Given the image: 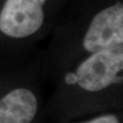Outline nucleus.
<instances>
[{"label": "nucleus", "instance_id": "423d86ee", "mask_svg": "<svg viewBox=\"0 0 123 123\" xmlns=\"http://www.w3.org/2000/svg\"><path fill=\"white\" fill-rule=\"evenodd\" d=\"M66 81H67V83H68V84H75L76 83V76H75V74L70 73V74L67 75Z\"/></svg>", "mask_w": 123, "mask_h": 123}, {"label": "nucleus", "instance_id": "f257e3e1", "mask_svg": "<svg viewBox=\"0 0 123 123\" xmlns=\"http://www.w3.org/2000/svg\"><path fill=\"white\" fill-rule=\"evenodd\" d=\"M122 45L94 52L78 68L76 83L88 91H99L122 80Z\"/></svg>", "mask_w": 123, "mask_h": 123}, {"label": "nucleus", "instance_id": "f03ea898", "mask_svg": "<svg viewBox=\"0 0 123 123\" xmlns=\"http://www.w3.org/2000/svg\"><path fill=\"white\" fill-rule=\"evenodd\" d=\"M47 0H6L0 13V30L22 38L38 30L44 21L43 5Z\"/></svg>", "mask_w": 123, "mask_h": 123}, {"label": "nucleus", "instance_id": "20e7f679", "mask_svg": "<svg viewBox=\"0 0 123 123\" xmlns=\"http://www.w3.org/2000/svg\"><path fill=\"white\" fill-rule=\"evenodd\" d=\"M37 111V98L26 88H17L0 100V123H31Z\"/></svg>", "mask_w": 123, "mask_h": 123}, {"label": "nucleus", "instance_id": "39448f33", "mask_svg": "<svg viewBox=\"0 0 123 123\" xmlns=\"http://www.w3.org/2000/svg\"><path fill=\"white\" fill-rule=\"evenodd\" d=\"M82 123H119V119L114 115H104V116L98 117L92 120Z\"/></svg>", "mask_w": 123, "mask_h": 123}, {"label": "nucleus", "instance_id": "7ed1b4c3", "mask_svg": "<svg viewBox=\"0 0 123 123\" xmlns=\"http://www.w3.org/2000/svg\"><path fill=\"white\" fill-rule=\"evenodd\" d=\"M122 43L123 6L117 4L95 16L84 37L83 46L88 52L94 53Z\"/></svg>", "mask_w": 123, "mask_h": 123}]
</instances>
